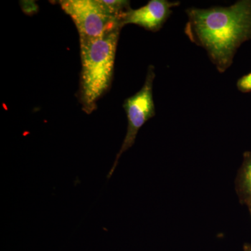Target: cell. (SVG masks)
<instances>
[{
	"instance_id": "9",
	"label": "cell",
	"mask_w": 251,
	"mask_h": 251,
	"mask_svg": "<svg viewBox=\"0 0 251 251\" xmlns=\"http://www.w3.org/2000/svg\"><path fill=\"white\" fill-rule=\"evenodd\" d=\"M250 204H251V202H250Z\"/></svg>"
},
{
	"instance_id": "7",
	"label": "cell",
	"mask_w": 251,
	"mask_h": 251,
	"mask_svg": "<svg viewBox=\"0 0 251 251\" xmlns=\"http://www.w3.org/2000/svg\"><path fill=\"white\" fill-rule=\"evenodd\" d=\"M237 88L242 92H251V73L244 75L238 80Z\"/></svg>"
},
{
	"instance_id": "6",
	"label": "cell",
	"mask_w": 251,
	"mask_h": 251,
	"mask_svg": "<svg viewBox=\"0 0 251 251\" xmlns=\"http://www.w3.org/2000/svg\"><path fill=\"white\" fill-rule=\"evenodd\" d=\"M238 193L244 201L251 202V153H246L237 181Z\"/></svg>"
},
{
	"instance_id": "2",
	"label": "cell",
	"mask_w": 251,
	"mask_h": 251,
	"mask_svg": "<svg viewBox=\"0 0 251 251\" xmlns=\"http://www.w3.org/2000/svg\"><path fill=\"white\" fill-rule=\"evenodd\" d=\"M122 29L95 40L80 41L82 70L80 99L82 110L90 114L111 85L119 37Z\"/></svg>"
},
{
	"instance_id": "1",
	"label": "cell",
	"mask_w": 251,
	"mask_h": 251,
	"mask_svg": "<svg viewBox=\"0 0 251 251\" xmlns=\"http://www.w3.org/2000/svg\"><path fill=\"white\" fill-rule=\"evenodd\" d=\"M184 32L202 48L218 72H226L244 43L251 40V0H240L227 7L186 10Z\"/></svg>"
},
{
	"instance_id": "8",
	"label": "cell",
	"mask_w": 251,
	"mask_h": 251,
	"mask_svg": "<svg viewBox=\"0 0 251 251\" xmlns=\"http://www.w3.org/2000/svg\"><path fill=\"white\" fill-rule=\"evenodd\" d=\"M244 251H251V246L246 245L245 247H244Z\"/></svg>"
},
{
	"instance_id": "4",
	"label": "cell",
	"mask_w": 251,
	"mask_h": 251,
	"mask_svg": "<svg viewBox=\"0 0 251 251\" xmlns=\"http://www.w3.org/2000/svg\"><path fill=\"white\" fill-rule=\"evenodd\" d=\"M155 76L154 67L152 65L150 66L143 87L134 95L126 99L124 103V108L128 120L126 134L113 166L107 175L108 179L111 177L116 169L119 159L123 153L134 145L140 128L155 116L156 111L153 98V84Z\"/></svg>"
},
{
	"instance_id": "5",
	"label": "cell",
	"mask_w": 251,
	"mask_h": 251,
	"mask_svg": "<svg viewBox=\"0 0 251 251\" xmlns=\"http://www.w3.org/2000/svg\"><path fill=\"white\" fill-rule=\"evenodd\" d=\"M180 1L168 0H150L138 9H130L122 21V26L133 24L148 31H159L173 14V10L179 6Z\"/></svg>"
},
{
	"instance_id": "3",
	"label": "cell",
	"mask_w": 251,
	"mask_h": 251,
	"mask_svg": "<svg viewBox=\"0 0 251 251\" xmlns=\"http://www.w3.org/2000/svg\"><path fill=\"white\" fill-rule=\"evenodd\" d=\"M58 3L74 21L80 41L100 39L123 27L122 20L110 12L103 0H61Z\"/></svg>"
}]
</instances>
